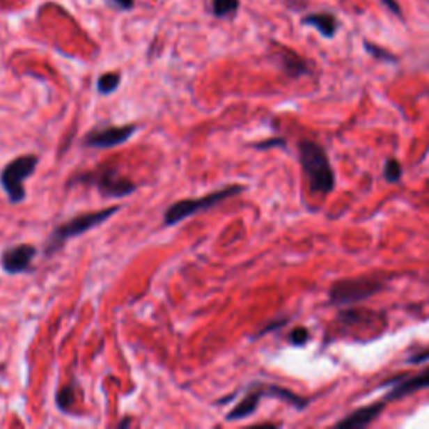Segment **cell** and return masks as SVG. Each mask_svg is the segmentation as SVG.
<instances>
[{"mask_svg":"<svg viewBox=\"0 0 429 429\" xmlns=\"http://www.w3.org/2000/svg\"><path fill=\"white\" fill-rule=\"evenodd\" d=\"M283 324H286V320H277V322H275V324L268 325V327H265V329H263V331H262V332H260V334H258V336H263V334H265V332H268V331H274V329H277V327H280V325H283Z\"/></svg>","mask_w":429,"mask_h":429,"instance_id":"cell-25","label":"cell"},{"mask_svg":"<svg viewBox=\"0 0 429 429\" xmlns=\"http://www.w3.org/2000/svg\"><path fill=\"white\" fill-rule=\"evenodd\" d=\"M275 144H279V146H283V144H286V141H283V139H270V141H263V143L257 144V146L260 148V150H263V148L275 146Z\"/></svg>","mask_w":429,"mask_h":429,"instance_id":"cell-24","label":"cell"},{"mask_svg":"<svg viewBox=\"0 0 429 429\" xmlns=\"http://www.w3.org/2000/svg\"><path fill=\"white\" fill-rule=\"evenodd\" d=\"M366 47H367V51L373 54L374 57H381V59H386V61H389V59L394 61V57L391 56L389 52L381 51V49H379V47H374V45H370V44H366Z\"/></svg>","mask_w":429,"mask_h":429,"instance_id":"cell-20","label":"cell"},{"mask_svg":"<svg viewBox=\"0 0 429 429\" xmlns=\"http://www.w3.org/2000/svg\"><path fill=\"white\" fill-rule=\"evenodd\" d=\"M39 158L34 155H26L19 156L14 161H10L9 164L3 166L2 173H0V185L6 189L7 196L12 203H20V201L26 198V183L27 178H31L32 173L36 171Z\"/></svg>","mask_w":429,"mask_h":429,"instance_id":"cell-5","label":"cell"},{"mask_svg":"<svg viewBox=\"0 0 429 429\" xmlns=\"http://www.w3.org/2000/svg\"><path fill=\"white\" fill-rule=\"evenodd\" d=\"M299 153L311 192L331 193L334 185H336V178H334V170L324 148L311 139H304L299 143Z\"/></svg>","mask_w":429,"mask_h":429,"instance_id":"cell-1","label":"cell"},{"mask_svg":"<svg viewBox=\"0 0 429 429\" xmlns=\"http://www.w3.org/2000/svg\"><path fill=\"white\" fill-rule=\"evenodd\" d=\"M262 396H263L262 386H260L258 389L250 391V393L242 399V403L238 404L235 410L228 412V416H226V421H238V419L247 418V416H250L251 412H255V410L258 407V401H260V398H262Z\"/></svg>","mask_w":429,"mask_h":429,"instance_id":"cell-11","label":"cell"},{"mask_svg":"<svg viewBox=\"0 0 429 429\" xmlns=\"http://www.w3.org/2000/svg\"><path fill=\"white\" fill-rule=\"evenodd\" d=\"M262 391H263V396H272V398L282 399V401L290 403L292 406L297 407V410H304L309 403L307 399L300 398V396L294 394L292 391L283 389V387H279V386H262Z\"/></svg>","mask_w":429,"mask_h":429,"instance_id":"cell-13","label":"cell"},{"mask_svg":"<svg viewBox=\"0 0 429 429\" xmlns=\"http://www.w3.org/2000/svg\"><path fill=\"white\" fill-rule=\"evenodd\" d=\"M121 76L118 72H106L98 79V91L101 94H111L118 89Z\"/></svg>","mask_w":429,"mask_h":429,"instance_id":"cell-15","label":"cell"},{"mask_svg":"<svg viewBox=\"0 0 429 429\" xmlns=\"http://www.w3.org/2000/svg\"><path fill=\"white\" fill-rule=\"evenodd\" d=\"M424 361H429V350H424V352L421 354H416V356L410 357V364H416V362H424Z\"/></svg>","mask_w":429,"mask_h":429,"instance_id":"cell-22","label":"cell"},{"mask_svg":"<svg viewBox=\"0 0 429 429\" xmlns=\"http://www.w3.org/2000/svg\"><path fill=\"white\" fill-rule=\"evenodd\" d=\"M384 407H386V401L369 404V406L361 407V410L354 411L352 414L345 416L344 419H341L339 423H337V426H339V428H349V429L364 428V426H367V424L373 423L374 419H377L379 414H381V412L384 411Z\"/></svg>","mask_w":429,"mask_h":429,"instance_id":"cell-10","label":"cell"},{"mask_svg":"<svg viewBox=\"0 0 429 429\" xmlns=\"http://www.w3.org/2000/svg\"><path fill=\"white\" fill-rule=\"evenodd\" d=\"M391 382H398L394 386V389H391V393L386 396L384 401H396V399H401L404 396H410L412 393H418L421 389H428L429 387V369L423 370L418 375H412V377H398L396 381Z\"/></svg>","mask_w":429,"mask_h":429,"instance_id":"cell-9","label":"cell"},{"mask_svg":"<svg viewBox=\"0 0 429 429\" xmlns=\"http://www.w3.org/2000/svg\"><path fill=\"white\" fill-rule=\"evenodd\" d=\"M136 126H107L101 130H94L86 136L84 144L89 148H114L126 143L134 134Z\"/></svg>","mask_w":429,"mask_h":429,"instance_id":"cell-7","label":"cell"},{"mask_svg":"<svg viewBox=\"0 0 429 429\" xmlns=\"http://www.w3.org/2000/svg\"><path fill=\"white\" fill-rule=\"evenodd\" d=\"M36 257V249L29 243H22V245L12 247V249L6 250L2 255V268L7 274L15 275L20 272H26L31 267L32 260Z\"/></svg>","mask_w":429,"mask_h":429,"instance_id":"cell-8","label":"cell"},{"mask_svg":"<svg viewBox=\"0 0 429 429\" xmlns=\"http://www.w3.org/2000/svg\"><path fill=\"white\" fill-rule=\"evenodd\" d=\"M89 185V187H96L102 196L107 198H123L134 193L136 185L131 180L123 178L118 175L116 168L106 166L98 168V170L89 173H81V175L74 176L71 185Z\"/></svg>","mask_w":429,"mask_h":429,"instance_id":"cell-4","label":"cell"},{"mask_svg":"<svg viewBox=\"0 0 429 429\" xmlns=\"http://www.w3.org/2000/svg\"><path fill=\"white\" fill-rule=\"evenodd\" d=\"M72 403H74L72 386L63 387V389L57 393V406H59V410L64 411V412H69V411H71Z\"/></svg>","mask_w":429,"mask_h":429,"instance_id":"cell-17","label":"cell"},{"mask_svg":"<svg viewBox=\"0 0 429 429\" xmlns=\"http://www.w3.org/2000/svg\"><path fill=\"white\" fill-rule=\"evenodd\" d=\"M309 341V331L305 327H295L290 332V342L295 345H304Z\"/></svg>","mask_w":429,"mask_h":429,"instance_id":"cell-19","label":"cell"},{"mask_svg":"<svg viewBox=\"0 0 429 429\" xmlns=\"http://www.w3.org/2000/svg\"><path fill=\"white\" fill-rule=\"evenodd\" d=\"M403 176V168L401 164L398 163L396 159H387L386 166H384V178L389 181V183H398Z\"/></svg>","mask_w":429,"mask_h":429,"instance_id":"cell-18","label":"cell"},{"mask_svg":"<svg viewBox=\"0 0 429 429\" xmlns=\"http://www.w3.org/2000/svg\"><path fill=\"white\" fill-rule=\"evenodd\" d=\"M111 2H113V6H118L123 10H130L134 7V0H111Z\"/></svg>","mask_w":429,"mask_h":429,"instance_id":"cell-21","label":"cell"},{"mask_svg":"<svg viewBox=\"0 0 429 429\" xmlns=\"http://www.w3.org/2000/svg\"><path fill=\"white\" fill-rule=\"evenodd\" d=\"M212 7L217 17H228L238 10V0H212Z\"/></svg>","mask_w":429,"mask_h":429,"instance_id":"cell-16","label":"cell"},{"mask_svg":"<svg viewBox=\"0 0 429 429\" xmlns=\"http://www.w3.org/2000/svg\"><path fill=\"white\" fill-rule=\"evenodd\" d=\"M282 64H283V69H286V72L292 77H299V76H302V74L309 72L307 64H305L299 56H295V54H292V52L282 54Z\"/></svg>","mask_w":429,"mask_h":429,"instance_id":"cell-14","label":"cell"},{"mask_svg":"<svg viewBox=\"0 0 429 429\" xmlns=\"http://www.w3.org/2000/svg\"><path fill=\"white\" fill-rule=\"evenodd\" d=\"M242 185H232V187H225L218 192L210 193V195H205L201 198H195V200H180L176 203H173L170 208L164 212V226H173L180 221L187 220L188 217H193V214L203 212V210L213 208L218 203L226 200V198L238 195V193L243 192Z\"/></svg>","mask_w":429,"mask_h":429,"instance_id":"cell-3","label":"cell"},{"mask_svg":"<svg viewBox=\"0 0 429 429\" xmlns=\"http://www.w3.org/2000/svg\"><path fill=\"white\" fill-rule=\"evenodd\" d=\"M126 424H130V419H125V421H123V423H119V428L126 426Z\"/></svg>","mask_w":429,"mask_h":429,"instance_id":"cell-26","label":"cell"},{"mask_svg":"<svg viewBox=\"0 0 429 429\" xmlns=\"http://www.w3.org/2000/svg\"><path fill=\"white\" fill-rule=\"evenodd\" d=\"M384 2V6L387 7L389 10H393L396 15H401V9H399L398 2H394V0H382Z\"/></svg>","mask_w":429,"mask_h":429,"instance_id":"cell-23","label":"cell"},{"mask_svg":"<svg viewBox=\"0 0 429 429\" xmlns=\"http://www.w3.org/2000/svg\"><path fill=\"white\" fill-rule=\"evenodd\" d=\"M382 288V283L375 279H350L339 280L331 287L329 297L331 302L336 305H348L356 304L361 300L369 299L375 292Z\"/></svg>","mask_w":429,"mask_h":429,"instance_id":"cell-6","label":"cell"},{"mask_svg":"<svg viewBox=\"0 0 429 429\" xmlns=\"http://www.w3.org/2000/svg\"><path fill=\"white\" fill-rule=\"evenodd\" d=\"M304 24L315 27L317 31H319L324 37H327V39H331V37L336 34V29H337L336 17L331 14H327V12L307 15V17L304 19Z\"/></svg>","mask_w":429,"mask_h":429,"instance_id":"cell-12","label":"cell"},{"mask_svg":"<svg viewBox=\"0 0 429 429\" xmlns=\"http://www.w3.org/2000/svg\"><path fill=\"white\" fill-rule=\"evenodd\" d=\"M119 212V206H109V208L104 210H98V212H89V213H82L77 214V217L71 218L65 224L59 225L56 230L51 233L47 243H45V255H54L61 247L64 245L69 238L72 237H79V235L89 232L93 230L94 226L104 224V221L109 220L114 213Z\"/></svg>","mask_w":429,"mask_h":429,"instance_id":"cell-2","label":"cell"}]
</instances>
